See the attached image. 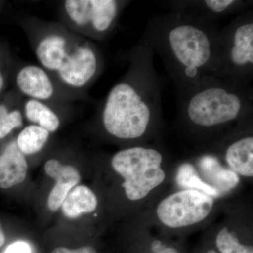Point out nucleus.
Masks as SVG:
<instances>
[{
    "mask_svg": "<svg viewBox=\"0 0 253 253\" xmlns=\"http://www.w3.org/2000/svg\"><path fill=\"white\" fill-rule=\"evenodd\" d=\"M22 27L40 66L73 101L82 99L99 71V56L92 44L59 23L28 17Z\"/></svg>",
    "mask_w": 253,
    "mask_h": 253,
    "instance_id": "nucleus-1",
    "label": "nucleus"
},
{
    "mask_svg": "<svg viewBox=\"0 0 253 253\" xmlns=\"http://www.w3.org/2000/svg\"><path fill=\"white\" fill-rule=\"evenodd\" d=\"M162 155L144 147H131L118 151L111 159L115 172L122 176L126 198L137 201L145 199L166 179Z\"/></svg>",
    "mask_w": 253,
    "mask_h": 253,
    "instance_id": "nucleus-2",
    "label": "nucleus"
},
{
    "mask_svg": "<svg viewBox=\"0 0 253 253\" xmlns=\"http://www.w3.org/2000/svg\"><path fill=\"white\" fill-rule=\"evenodd\" d=\"M150 117L149 108L129 83H118L110 91L102 111L103 126L110 135L121 139L141 137Z\"/></svg>",
    "mask_w": 253,
    "mask_h": 253,
    "instance_id": "nucleus-3",
    "label": "nucleus"
},
{
    "mask_svg": "<svg viewBox=\"0 0 253 253\" xmlns=\"http://www.w3.org/2000/svg\"><path fill=\"white\" fill-rule=\"evenodd\" d=\"M118 12L114 0H65L60 4V24L83 37L106 33Z\"/></svg>",
    "mask_w": 253,
    "mask_h": 253,
    "instance_id": "nucleus-4",
    "label": "nucleus"
},
{
    "mask_svg": "<svg viewBox=\"0 0 253 253\" xmlns=\"http://www.w3.org/2000/svg\"><path fill=\"white\" fill-rule=\"evenodd\" d=\"M214 204V198L201 191L181 190L163 199L156 208V214L163 225L181 229L204 221Z\"/></svg>",
    "mask_w": 253,
    "mask_h": 253,
    "instance_id": "nucleus-5",
    "label": "nucleus"
},
{
    "mask_svg": "<svg viewBox=\"0 0 253 253\" xmlns=\"http://www.w3.org/2000/svg\"><path fill=\"white\" fill-rule=\"evenodd\" d=\"M241 108V100L236 95L220 88H210L191 99L188 114L194 124L211 126L235 119Z\"/></svg>",
    "mask_w": 253,
    "mask_h": 253,
    "instance_id": "nucleus-6",
    "label": "nucleus"
},
{
    "mask_svg": "<svg viewBox=\"0 0 253 253\" xmlns=\"http://www.w3.org/2000/svg\"><path fill=\"white\" fill-rule=\"evenodd\" d=\"M15 84L18 94L26 99L42 101L57 107L72 101L52 76L40 65L27 63L18 68Z\"/></svg>",
    "mask_w": 253,
    "mask_h": 253,
    "instance_id": "nucleus-7",
    "label": "nucleus"
},
{
    "mask_svg": "<svg viewBox=\"0 0 253 253\" xmlns=\"http://www.w3.org/2000/svg\"><path fill=\"white\" fill-rule=\"evenodd\" d=\"M169 44L177 59L188 69L204 66L211 57L207 35L194 26H179L171 31Z\"/></svg>",
    "mask_w": 253,
    "mask_h": 253,
    "instance_id": "nucleus-8",
    "label": "nucleus"
},
{
    "mask_svg": "<svg viewBox=\"0 0 253 253\" xmlns=\"http://www.w3.org/2000/svg\"><path fill=\"white\" fill-rule=\"evenodd\" d=\"M44 172L56 181V184L50 191L47 200L49 209L56 211L61 208L68 193L81 181V176L74 166L63 165L55 158L46 161Z\"/></svg>",
    "mask_w": 253,
    "mask_h": 253,
    "instance_id": "nucleus-9",
    "label": "nucleus"
},
{
    "mask_svg": "<svg viewBox=\"0 0 253 253\" xmlns=\"http://www.w3.org/2000/svg\"><path fill=\"white\" fill-rule=\"evenodd\" d=\"M27 171L26 156L18 149L16 140L11 141L0 154V188L10 189L21 184Z\"/></svg>",
    "mask_w": 253,
    "mask_h": 253,
    "instance_id": "nucleus-10",
    "label": "nucleus"
},
{
    "mask_svg": "<svg viewBox=\"0 0 253 253\" xmlns=\"http://www.w3.org/2000/svg\"><path fill=\"white\" fill-rule=\"evenodd\" d=\"M59 107L37 100L23 97L22 112L24 119L46 129L55 132L61 126V119L56 111Z\"/></svg>",
    "mask_w": 253,
    "mask_h": 253,
    "instance_id": "nucleus-11",
    "label": "nucleus"
},
{
    "mask_svg": "<svg viewBox=\"0 0 253 253\" xmlns=\"http://www.w3.org/2000/svg\"><path fill=\"white\" fill-rule=\"evenodd\" d=\"M203 180L217 190L219 194L235 189L240 182L239 176L231 169L221 167L214 158H204L200 163Z\"/></svg>",
    "mask_w": 253,
    "mask_h": 253,
    "instance_id": "nucleus-12",
    "label": "nucleus"
},
{
    "mask_svg": "<svg viewBox=\"0 0 253 253\" xmlns=\"http://www.w3.org/2000/svg\"><path fill=\"white\" fill-rule=\"evenodd\" d=\"M98 206V199L92 190L87 186L79 185L71 190L61 208L69 219H76L83 214L94 212Z\"/></svg>",
    "mask_w": 253,
    "mask_h": 253,
    "instance_id": "nucleus-13",
    "label": "nucleus"
},
{
    "mask_svg": "<svg viewBox=\"0 0 253 253\" xmlns=\"http://www.w3.org/2000/svg\"><path fill=\"white\" fill-rule=\"evenodd\" d=\"M226 161L238 175L253 176V138H243L233 143L226 151Z\"/></svg>",
    "mask_w": 253,
    "mask_h": 253,
    "instance_id": "nucleus-14",
    "label": "nucleus"
},
{
    "mask_svg": "<svg viewBox=\"0 0 253 253\" xmlns=\"http://www.w3.org/2000/svg\"><path fill=\"white\" fill-rule=\"evenodd\" d=\"M50 134L41 126L31 124L20 131L16 139V144L25 156L36 154L47 144Z\"/></svg>",
    "mask_w": 253,
    "mask_h": 253,
    "instance_id": "nucleus-15",
    "label": "nucleus"
},
{
    "mask_svg": "<svg viewBox=\"0 0 253 253\" xmlns=\"http://www.w3.org/2000/svg\"><path fill=\"white\" fill-rule=\"evenodd\" d=\"M231 59L236 65L253 63V25H243L236 30L234 45L231 49Z\"/></svg>",
    "mask_w": 253,
    "mask_h": 253,
    "instance_id": "nucleus-16",
    "label": "nucleus"
},
{
    "mask_svg": "<svg viewBox=\"0 0 253 253\" xmlns=\"http://www.w3.org/2000/svg\"><path fill=\"white\" fill-rule=\"evenodd\" d=\"M176 182L178 185L184 189L201 191L213 198L220 195L217 190L206 184L190 164H184L179 168L176 174Z\"/></svg>",
    "mask_w": 253,
    "mask_h": 253,
    "instance_id": "nucleus-17",
    "label": "nucleus"
},
{
    "mask_svg": "<svg viewBox=\"0 0 253 253\" xmlns=\"http://www.w3.org/2000/svg\"><path fill=\"white\" fill-rule=\"evenodd\" d=\"M23 123L22 101L15 107L0 104V139L6 137L15 129L23 127Z\"/></svg>",
    "mask_w": 253,
    "mask_h": 253,
    "instance_id": "nucleus-18",
    "label": "nucleus"
},
{
    "mask_svg": "<svg viewBox=\"0 0 253 253\" xmlns=\"http://www.w3.org/2000/svg\"><path fill=\"white\" fill-rule=\"evenodd\" d=\"M215 242L219 253H253V246L241 244L236 234L226 227L218 232Z\"/></svg>",
    "mask_w": 253,
    "mask_h": 253,
    "instance_id": "nucleus-19",
    "label": "nucleus"
},
{
    "mask_svg": "<svg viewBox=\"0 0 253 253\" xmlns=\"http://www.w3.org/2000/svg\"><path fill=\"white\" fill-rule=\"evenodd\" d=\"M4 253H32L31 246L25 241H16L10 244Z\"/></svg>",
    "mask_w": 253,
    "mask_h": 253,
    "instance_id": "nucleus-20",
    "label": "nucleus"
},
{
    "mask_svg": "<svg viewBox=\"0 0 253 253\" xmlns=\"http://www.w3.org/2000/svg\"><path fill=\"white\" fill-rule=\"evenodd\" d=\"M234 3L233 0H207L206 4L213 11L222 12L230 5Z\"/></svg>",
    "mask_w": 253,
    "mask_h": 253,
    "instance_id": "nucleus-21",
    "label": "nucleus"
},
{
    "mask_svg": "<svg viewBox=\"0 0 253 253\" xmlns=\"http://www.w3.org/2000/svg\"><path fill=\"white\" fill-rule=\"evenodd\" d=\"M51 253H97L96 250L91 246H83L77 249H70L67 248L59 247L55 249Z\"/></svg>",
    "mask_w": 253,
    "mask_h": 253,
    "instance_id": "nucleus-22",
    "label": "nucleus"
},
{
    "mask_svg": "<svg viewBox=\"0 0 253 253\" xmlns=\"http://www.w3.org/2000/svg\"><path fill=\"white\" fill-rule=\"evenodd\" d=\"M152 250L154 253H179L174 248L167 247L159 241H154Z\"/></svg>",
    "mask_w": 253,
    "mask_h": 253,
    "instance_id": "nucleus-23",
    "label": "nucleus"
},
{
    "mask_svg": "<svg viewBox=\"0 0 253 253\" xmlns=\"http://www.w3.org/2000/svg\"><path fill=\"white\" fill-rule=\"evenodd\" d=\"M5 84H6V76H5L2 69L0 67V93H1L3 89H4Z\"/></svg>",
    "mask_w": 253,
    "mask_h": 253,
    "instance_id": "nucleus-24",
    "label": "nucleus"
},
{
    "mask_svg": "<svg viewBox=\"0 0 253 253\" xmlns=\"http://www.w3.org/2000/svg\"><path fill=\"white\" fill-rule=\"evenodd\" d=\"M5 241H6V237H5L4 232L3 231L2 226L0 222V248L4 246Z\"/></svg>",
    "mask_w": 253,
    "mask_h": 253,
    "instance_id": "nucleus-25",
    "label": "nucleus"
},
{
    "mask_svg": "<svg viewBox=\"0 0 253 253\" xmlns=\"http://www.w3.org/2000/svg\"><path fill=\"white\" fill-rule=\"evenodd\" d=\"M206 253H219L216 252V251H214V250H209V251H208V252H206Z\"/></svg>",
    "mask_w": 253,
    "mask_h": 253,
    "instance_id": "nucleus-26",
    "label": "nucleus"
}]
</instances>
